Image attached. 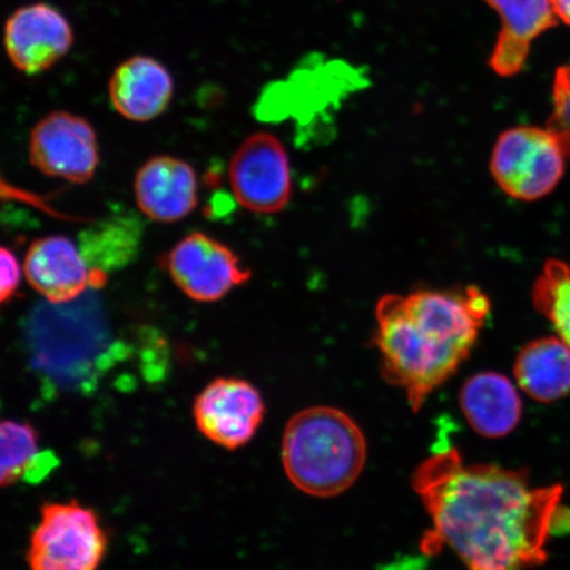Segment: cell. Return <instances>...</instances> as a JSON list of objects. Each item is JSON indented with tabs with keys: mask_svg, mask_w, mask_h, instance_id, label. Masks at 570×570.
I'll return each instance as SVG.
<instances>
[{
	"mask_svg": "<svg viewBox=\"0 0 570 570\" xmlns=\"http://www.w3.org/2000/svg\"><path fill=\"white\" fill-rule=\"evenodd\" d=\"M139 209L156 223H177L196 209L197 175L189 163L173 156H156L135 178Z\"/></svg>",
	"mask_w": 570,
	"mask_h": 570,
	"instance_id": "cell-13",
	"label": "cell"
},
{
	"mask_svg": "<svg viewBox=\"0 0 570 570\" xmlns=\"http://www.w3.org/2000/svg\"><path fill=\"white\" fill-rule=\"evenodd\" d=\"M24 342L35 372L71 391L95 386L126 348L114 337L95 288L70 303L36 305L26 320Z\"/></svg>",
	"mask_w": 570,
	"mask_h": 570,
	"instance_id": "cell-3",
	"label": "cell"
},
{
	"mask_svg": "<svg viewBox=\"0 0 570 570\" xmlns=\"http://www.w3.org/2000/svg\"><path fill=\"white\" fill-rule=\"evenodd\" d=\"M229 178L233 195L245 209L274 214L288 205L292 174L287 149L269 132H256L235 151Z\"/></svg>",
	"mask_w": 570,
	"mask_h": 570,
	"instance_id": "cell-8",
	"label": "cell"
},
{
	"mask_svg": "<svg viewBox=\"0 0 570 570\" xmlns=\"http://www.w3.org/2000/svg\"><path fill=\"white\" fill-rule=\"evenodd\" d=\"M566 159L564 149L548 128L520 126L499 135L490 170L505 195L538 202L558 187Z\"/></svg>",
	"mask_w": 570,
	"mask_h": 570,
	"instance_id": "cell-6",
	"label": "cell"
},
{
	"mask_svg": "<svg viewBox=\"0 0 570 570\" xmlns=\"http://www.w3.org/2000/svg\"><path fill=\"white\" fill-rule=\"evenodd\" d=\"M24 273L31 287L52 304L73 302L106 283L105 275L92 273L80 247L62 235L35 239L26 255Z\"/></svg>",
	"mask_w": 570,
	"mask_h": 570,
	"instance_id": "cell-12",
	"label": "cell"
},
{
	"mask_svg": "<svg viewBox=\"0 0 570 570\" xmlns=\"http://www.w3.org/2000/svg\"><path fill=\"white\" fill-rule=\"evenodd\" d=\"M490 311V298L475 285L383 296L374 334L383 376L417 411L468 358Z\"/></svg>",
	"mask_w": 570,
	"mask_h": 570,
	"instance_id": "cell-2",
	"label": "cell"
},
{
	"mask_svg": "<svg viewBox=\"0 0 570 570\" xmlns=\"http://www.w3.org/2000/svg\"><path fill=\"white\" fill-rule=\"evenodd\" d=\"M556 17L570 27V0H552Z\"/></svg>",
	"mask_w": 570,
	"mask_h": 570,
	"instance_id": "cell-23",
	"label": "cell"
},
{
	"mask_svg": "<svg viewBox=\"0 0 570 570\" xmlns=\"http://www.w3.org/2000/svg\"><path fill=\"white\" fill-rule=\"evenodd\" d=\"M502 21L489 67L512 77L525 67L534 39L558 24L552 0H484Z\"/></svg>",
	"mask_w": 570,
	"mask_h": 570,
	"instance_id": "cell-14",
	"label": "cell"
},
{
	"mask_svg": "<svg viewBox=\"0 0 570 570\" xmlns=\"http://www.w3.org/2000/svg\"><path fill=\"white\" fill-rule=\"evenodd\" d=\"M553 110L547 128L560 141L570 159V63L556 70L553 80Z\"/></svg>",
	"mask_w": 570,
	"mask_h": 570,
	"instance_id": "cell-21",
	"label": "cell"
},
{
	"mask_svg": "<svg viewBox=\"0 0 570 570\" xmlns=\"http://www.w3.org/2000/svg\"><path fill=\"white\" fill-rule=\"evenodd\" d=\"M460 405L473 430L490 439L514 432L523 415L522 399L514 384L493 372L469 377L460 392Z\"/></svg>",
	"mask_w": 570,
	"mask_h": 570,
	"instance_id": "cell-16",
	"label": "cell"
},
{
	"mask_svg": "<svg viewBox=\"0 0 570 570\" xmlns=\"http://www.w3.org/2000/svg\"><path fill=\"white\" fill-rule=\"evenodd\" d=\"M3 41L12 66L21 73L36 76L69 53L75 31L57 7L38 2L13 11L6 21Z\"/></svg>",
	"mask_w": 570,
	"mask_h": 570,
	"instance_id": "cell-11",
	"label": "cell"
},
{
	"mask_svg": "<svg viewBox=\"0 0 570 570\" xmlns=\"http://www.w3.org/2000/svg\"><path fill=\"white\" fill-rule=\"evenodd\" d=\"M170 279L191 301L218 302L252 277L229 246L204 233L183 238L161 259Z\"/></svg>",
	"mask_w": 570,
	"mask_h": 570,
	"instance_id": "cell-7",
	"label": "cell"
},
{
	"mask_svg": "<svg viewBox=\"0 0 570 570\" xmlns=\"http://www.w3.org/2000/svg\"><path fill=\"white\" fill-rule=\"evenodd\" d=\"M30 156L40 173L85 184L95 176L99 164L97 134L87 119L76 114H48L33 127Z\"/></svg>",
	"mask_w": 570,
	"mask_h": 570,
	"instance_id": "cell-9",
	"label": "cell"
},
{
	"mask_svg": "<svg viewBox=\"0 0 570 570\" xmlns=\"http://www.w3.org/2000/svg\"><path fill=\"white\" fill-rule=\"evenodd\" d=\"M21 279L19 261L11 249L0 246V305L16 295Z\"/></svg>",
	"mask_w": 570,
	"mask_h": 570,
	"instance_id": "cell-22",
	"label": "cell"
},
{
	"mask_svg": "<svg viewBox=\"0 0 570 570\" xmlns=\"http://www.w3.org/2000/svg\"><path fill=\"white\" fill-rule=\"evenodd\" d=\"M534 308L554 327L558 337L570 346V263L547 261L532 288Z\"/></svg>",
	"mask_w": 570,
	"mask_h": 570,
	"instance_id": "cell-19",
	"label": "cell"
},
{
	"mask_svg": "<svg viewBox=\"0 0 570 570\" xmlns=\"http://www.w3.org/2000/svg\"><path fill=\"white\" fill-rule=\"evenodd\" d=\"M174 92L169 69L151 56H132L119 63L109 81L114 109L134 122L160 117L173 101Z\"/></svg>",
	"mask_w": 570,
	"mask_h": 570,
	"instance_id": "cell-15",
	"label": "cell"
},
{
	"mask_svg": "<svg viewBox=\"0 0 570 570\" xmlns=\"http://www.w3.org/2000/svg\"><path fill=\"white\" fill-rule=\"evenodd\" d=\"M109 550V534L97 511L76 499L41 505L27 562L31 570H98Z\"/></svg>",
	"mask_w": 570,
	"mask_h": 570,
	"instance_id": "cell-5",
	"label": "cell"
},
{
	"mask_svg": "<svg viewBox=\"0 0 570 570\" xmlns=\"http://www.w3.org/2000/svg\"><path fill=\"white\" fill-rule=\"evenodd\" d=\"M140 237L139 219L130 213H117L83 232L80 249L92 273L107 275L135 258Z\"/></svg>",
	"mask_w": 570,
	"mask_h": 570,
	"instance_id": "cell-18",
	"label": "cell"
},
{
	"mask_svg": "<svg viewBox=\"0 0 570 570\" xmlns=\"http://www.w3.org/2000/svg\"><path fill=\"white\" fill-rule=\"evenodd\" d=\"M514 375L533 401H559L570 392V346L560 337L531 341L517 356Z\"/></svg>",
	"mask_w": 570,
	"mask_h": 570,
	"instance_id": "cell-17",
	"label": "cell"
},
{
	"mask_svg": "<svg viewBox=\"0 0 570 570\" xmlns=\"http://www.w3.org/2000/svg\"><path fill=\"white\" fill-rule=\"evenodd\" d=\"M265 413L266 405L258 389L239 377L212 381L194 403V419L199 433L229 451L253 440Z\"/></svg>",
	"mask_w": 570,
	"mask_h": 570,
	"instance_id": "cell-10",
	"label": "cell"
},
{
	"mask_svg": "<svg viewBox=\"0 0 570 570\" xmlns=\"http://www.w3.org/2000/svg\"><path fill=\"white\" fill-rule=\"evenodd\" d=\"M285 473L305 494L330 498L358 480L367 458L361 428L345 412L312 407L285 428L282 445Z\"/></svg>",
	"mask_w": 570,
	"mask_h": 570,
	"instance_id": "cell-4",
	"label": "cell"
},
{
	"mask_svg": "<svg viewBox=\"0 0 570 570\" xmlns=\"http://www.w3.org/2000/svg\"><path fill=\"white\" fill-rule=\"evenodd\" d=\"M412 483L432 520L424 552L452 548L468 570H525L546 561L561 487L532 488L514 470L465 465L453 448L425 460Z\"/></svg>",
	"mask_w": 570,
	"mask_h": 570,
	"instance_id": "cell-1",
	"label": "cell"
},
{
	"mask_svg": "<svg viewBox=\"0 0 570 570\" xmlns=\"http://www.w3.org/2000/svg\"><path fill=\"white\" fill-rule=\"evenodd\" d=\"M40 455V436L32 424L17 420L0 422V488L12 487L31 475Z\"/></svg>",
	"mask_w": 570,
	"mask_h": 570,
	"instance_id": "cell-20",
	"label": "cell"
}]
</instances>
